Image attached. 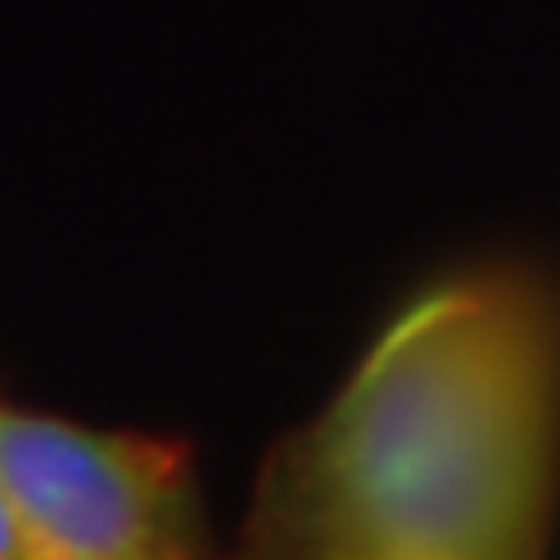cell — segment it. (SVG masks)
I'll return each mask as SVG.
<instances>
[{
  "label": "cell",
  "mask_w": 560,
  "mask_h": 560,
  "mask_svg": "<svg viewBox=\"0 0 560 560\" xmlns=\"http://www.w3.org/2000/svg\"><path fill=\"white\" fill-rule=\"evenodd\" d=\"M560 301L524 270L425 291L285 462L296 560H545Z\"/></svg>",
  "instance_id": "obj_1"
},
{
  "label": "cell",
  "mask_w": 560,
  "mask_h": 560,
  "mask_svg": "<svg viewBox=\"0 0 560 560\" xmlns=\"http://www.w3.org/2000/svg\"><path fill=\"white\" fill-rule=\"evenodd\" d=\"M0 488L42 560H202L182 446L0 405Z\"/></svg>",
  "instance_id": "obj_2"
},
{
  "label": "cell",
  "mask_w": 560,
  "mask_h": 560,
  "mask_svg": "<svg viewBox=\"0 0 560 560\" xmlns=\"http://www.w3.org/2000/svg\"><path fill=\"white\" fill-rule=\"evenodd\" d=\"M0 560H42L32 535H26V524H21V514L5 499V488H0Z\"/></svg>",
  "instance_id": "obj_3"
}]
</instances>
